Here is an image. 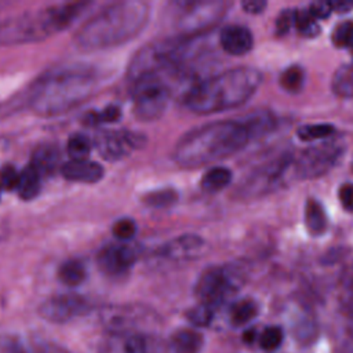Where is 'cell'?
Instances as JSON below:
<instances>
[{
    "label": "cell",
    "instance_id": "1",
    "mask_svg": "<svg viewBox=\"0 0 353 353\" xmlns=\"http://www.w3.org/2000/svg\"><path fill=\"white\" fill-rule=\"evenodd\" d=\"M250 139L243 121H212L185 134L176 142L172 159L181 167L199 168L240 152Z\"/></svg>",
    "mask_w": 353,
    "mask_h": 353
},
{
    "label": "cell",
    "instance_id": "2",
    "mask_svg": "<svg viewBox=\"0 0 353 353\" xmlns=\"http://www.w3.org/2000/svg\"><path fill=\"white\" fill-rule=\"evenodd\" d=\"M262 73L240 66L196 83L185 97V105L197 114H211L244 105L259 88Z\"/></svg>",
    "mask_w": 353,
    "mask_h": 353
},
{
    "label": "cell",
    "instance_id": "3",
    "mask_svg": "<svg viewBox=\"0 0 353 353\" xmlns=\"http://www.w3.org/2000/svg\"><path fill=\"white\" fill-rule=\"evenodd\" d=\"M149 8L142 1L116 3L97 14L76 33V44L84 50H98L121 44L137 36L145 26Z\"/></svg>",
    "mask_w": 353,
    "mask_h": 353
},
{
    "label": "cell",
    "instance_id": "4",
    "mask_svg": "<svg viewBox=\"0 0 353 353\" xmlns=\"http://www.w3.org/2000/svg\"><path fill=\"white\" fill-rule=\"evenodd\" d=\"M94 84L88 69L68 68L47 76L33 97V108L41 114L68 110L84 99Z\"/></svg>",
    "mask_w": 353,
    "mask_h": 353
},
{
    "label": "cell",
    "instance_id": "5",
    "mask_svg": "<svg viewBox=\"0 0 353 353\" xmlns=\"http://www.w3.org/2000/svg\"><path fill=\"white\" fill-rule=\"evenodd\" d=\"M68 26L65 14L59 6L41 10L36 14H25L0 25V43H25L40 40Z\"/></svg>",
    "mask_w": 353,
    "mask_h": 353
},
{
    "label": "cell",
    "instance_id": "6",
    "mask_svg": "<svg viewBox=\"0 0 353 353\" xmlns=\"http://www.w3.org/2000/svg\"><path fill=\"white\" fill-rule=\"evenodd\" d=\"M243 281L244 274L237 266H211L199 277L194 292L200 303L214 307L233 295L241 287Z\"/></svg>",
    "mask_w": 353,
    "mask_h": 353
},
{
    "label": "cell",
    "instance_id": "7",
    "mask_svg": "<svg viewBox=\"0 0 353 353\" xmlns=\"http://www.w3.org/2000/svg\"><path fill=\"white\" fill-rule=\"evenodd\" d=\"M171 97V88L160 74H148L134 81V113L143 121L159 119Z\"/></svg>",
    "mask_w": 353,
    "mask_h": 353
},
{
    "label": "cell",
    "instance_id": "8",
    "mask_svg": "<svg viewBox=\"0 0 353 353\" xmlns=\"http://www.w3.org/2000/svg\"><path fill=\"white\" fill-rule=\"evenodd\" d=\"M342 152V148L334 142L312 146L303 150L296 159H292L294 175L301 179L321 176L335 167Z\"/></svg>",
    "mask_w": 353,
    "mask_h": 353
},
{
    "label": "cell",
    "instance_id": "9",
    "mask_svg": "<svg viewBox=\"0 0 353 353\" xmlns=\"http://www.w3.org/2000/svg\"><path fill=\"white\" fill-rule=\"evenodd\" d=\"M292 165V157L290 154H283L274 159L272 163L261 167L254 174L247 178L241 185L240 192L244 197L262 196L277 186L283 176L287 174L288 168Z\"/></svg>",
    "mask_w": 353,
    "mask_h": 353
},
{
    "label": "cell",
    "instance_id": "10",
    "mask_svg": "<svg viewBox=\"0 0 353 353\" xmlns=\"http://www.w3.org/2000/svg\"><path fill=\"white\" fill-rule=\"evenodd\" d=\"M143 143L142 135L130 131H102L95 137V148L106 160H120Z\"/></svg>",
    "mask_w": 353,
    "mask_h": 353
},
{
    "label": "cell",
    "instance_id": "11",
    "mask_svg": "<svg viewBox=\"0 0 353 353\" xmlns=\"http://www.w3.org/2000/svg\"><path fill=\"white\" fill-rule=\"evenodd\" d=\"M90 310L85 298L74 294H63L44 301L39 307V314L51 323H66Z\"/></svg>",
    "mask_w": 353,
    "mask_h": 353
},
{
    "label": "cell",
    "instance_id": "12",
    "mask_svg": "<svg viewBox=\"0 0 353 353\" xmlns=\"http://www.w3.org/2000/svg\"><path fill=\"white\" fill-rule=\"evenodd\" d=\"M138 258V251L135 247L117 243L103 247L97 256L99 269L109 276H121L127 273Z\"/></svg>",
    "mask_w": 353,
    "mask_h": 353
},
{
    "label": "cell",
    "instance_id": "13",
    "mask_svg": "<svg viewBox=\"0 0 353 353\" xmlns=\"http://www.w3.org/2000/svg\"><path fill=\"white\" fill-rule=\"evenodd\" d=\"M186 7L183 17L181 18V25L189 32L203 29L205 25L214 23L221 15L225 7V3L215 1H193L181 4Z\"/></svg>",
    "mask_w": 353,
    "mask_h": 353
},
{
    "label": "cell",
    "instance_id": "14",
    "mask_svg": "<svg viewBox=\"0 0 353 353\" xmlns=\"http://www.w3.org/2000/svg\"><path fill=\"white\" fill-rule=\"evenodd\" d=\"M205 247L203 237L186 233L178 236L161 247L160 255L172 261H190L199 258Z\"/></svg>",
    "mask_w": 353,
    "mask_h": 353
},
{
    "label": "cell",
    "instance_id": "15",
    "mask_svg": "<svg viewBox=\"0 0 353 353\" xmlns=\"http://www.w3.org/2000/svg\"><path fill=\"white\" fill-rule=\"evenodd\" d=\"M141 310L132 306H106L101 310V321L112 332H125L137 327Z\"/></svg>",
    "mask_w": 353,
    "mask_h": 353
},
{
    "label": "cell",
    "instance_id": "16",
    "mask_svg": "<svg viewBox=\"0 0 353 353\" xmlns=\"http://www.w3.org/2000/svg\"><path fill=\"white\" fill-rule=\"evenodd\" d=\"M221 47L230 55H244L254 44L250 29L241 25H228L219 33Z\"/></svg>",
    "mask_w": 353,
    "mask_h": 353
},
{
    "label": "cell",
    "instance_id": "17",
    "mask_svg": "<svg viewBox=\"0 0 353 353\" xmlns=\"http://www.w3.org/2000/svg\"><path fill=\"white\" fill-rule=\"evenodd\" d=\"M63 178L73 182L94 183L102 179L103 167L97 161L90 160H70L61 167Z\"/></svg>",
    "mask_w": 353,
    "mask_h": 353
},
{
    "label": "cell",
    "instance_id": "18",
    "mask_svg": "<svg viewBox=\"0 0 353 353\" xmlns=\"http://www.w3.org/2000/svg\"><path fill=\"white\" fill-rule=\"evenodd\" d=\"M327 215L324 207L316 199H309L305 204V225L310 234L320 236L327 229Z\"/></svg>",
    "mask_w": 353,
    "mask_h": 353
},
{
    "label": "cell",
    "instance_id": "19",
    "mask_svg": "<svg viewBox=\"0 0 353 353\" xmlns=\"http://www.w3.org/2000/svg\"><path fill=\"white\" fill-rule=\"evenodd\" d=\"M58 159H59L58 148L50 143H44L36 148V150L33 152L30 165L34 167L40 175L50 174L58 164Z\"/></svg>",
    "mask_w": 353,
    "mask_h": 353
},
{
    "label": "cell",
    "instance_id": "20",
    "mask_svg": "<svg viewBox=\"0 0 353 353\" xmlns=\"http://www.w3.org/2000/svg\"><path fill=\"white\" fill-rule=\"evenodd\" d=\"M203 336L192 330H179L171 336V347L175 353H199Z\"/></svg>",
    "mask_w": 353,
    "mask_h": 353
},
{
    "label": "cell",
    "instance_id": "21",
    "mask_svg": "<svg viewBox=\"0 0 353 353\" xmlns=\"http://www.w3.org/2000/svg\"><path fill=\"white\" fill-rule=\"evenodd\" d=\"M40 189H41V175L34 167L28 165L19 174V182L17 188L19 197L23 200H32L39 194Z\"/></svg>",
    "mask_w": 353,
    "mask_h": 353
},
{
    "label": "cell",
    "instance_id": "22",
    "mask_svg": "<svg viewBox=\"0 0 353 353\" xmlns=\"http://www.w3.org/2000/svg\"><path fill=\"white\" fill-rule=\"evenodd\" d=\"M232 181V171L226 167H212L201 178L200 185L204 192L215 193L225 189Z\"/></svg>",
    "mask_w": 353,
    "mask_h": 353
},
{
    "label": "cell",
    "instance_id": "23",
    "mask_svg": "<svg viewBox=\"0 0 353 353\" xmlns=\"http://www.w3.org/2000/svg\"><path fill=\"white\" fill-rule=\"evenodd\" d=\"M244 125L247 127L251 139L256 137H262L273 130L276 120L272 113L269 112H256L252 114H248L245 120H241Z\"/></svg>",
    "mask_w": 353,
    "mask_h": 353
},
{
    "label": "cell",
    "instance_id": "24",
    "mask_svg": "<svg viewBox=\"0 0 353 353\" xmlns=\"http://www.w3.org/2000/svg\"><path fill=\"white\" fill-rule=\"evenodd\" d=\"M58 279L69 287H76L81 284L85 279V268L80 261L72 259L61 265L58 270Z\"/></svg>",
    "mask_w": 353,
    "mask_h": 353
},
{
    "label": "cell",
    "instance_id": "25",
    "mask_svg": "<svg viewBox=\"0 0 353 353\" xmlns=\"http://www.w3.org/2000/svg\"><path fill=\"white\" fill-rule=\"evenodd\" d=\"M332 90L341 97H353V66L345 65L339 68L332 79Z\"/></svg>",
    "mask_w": 353,
    "mask_h": 353
},
{
    "label": "cell",
    "instance_id": "26",
    "mask_svg": "<svg viewBox=\"0 0 353 353\" xmlns=\"http://www.w3.org/2000/svg\"><path fill=\"white\" fill-rule=\"evenodd\" d=\"M258 314V305L252 299H241L230 309V320L234 325H243Z\"/></svg>",
    "mask_w": 353,
    "mask_h": 353
},
{
    "label": "cell",
    "instance_id": "27",
    "mask_svg": "<svg viewBox=\"0 0 353 353\" xmlns=\"http://www.w3.org/2000/svg\"><path fill=\"white\" fill-rule=\"evenodd\" d=\"M178 192L172 188H165V189H157L153 192L146 193L142 197V201L149 205V207H154V208H164V207H170L172 204H175L178 201Z\"/></svg>",
    "mask_w": 353,
    "mask_h": 353
},
{
    "label": "cell",
    "instance_id": "28",
    "mask_svg": "<svg viewBox=\"0 0 353 353\" xmlns=\"http://www.w3.org/2000/svg\"><path fill=\"white\" fill-rule=\"evenodd\" d=\"M303 70L302 68L294 65L287 68L280 76V85L288 92H298L303 85Z\"/></svg>",
    "mask_w": 353,
    "mask_h": 353
},
{
    "label": "cell",
    "instance_id": "29",
    "mask_svg": "<svg viewBox=\"0 0 353 353\" xmlns=\"http://www.w3.org/2000/svg\"><path fill=\"white\" fill-rule=\"evenodd\" d=\"M91 152V142L83 134H74L68 141V153L72 160H87Z\"/></svg>",
    "mask_w": 353,
    "mask_h": 353
},
{
    "label": "cell",
    "instance_id": "30",
    "mask_svg": "<svg viewBox=\"0 0 353 353\" xmlns=\"http://www.w3.org/2000/svg\"><path fill=\"white\" fill-rule=\"evenodd\" d=\"M294 25L296 26V29L307 37H314L319 34L320 32V26L317 23V19H314L307 8L306 10H301V11H295L294 15Z\"/></svg>",
    "mask_w": 353,
    "mask_h": 353
},
{
    "label": "cell",
    "instance_id": "31",
    "mask_svg": "<svg viewBox=\"0 0 353 353\" xmlns=\"http://www.w3.org/2000/svg\"><path fill=\"white\" fill-rule=\"evenodd\" d=\"M334 131H335V128L331 124H309V125L299 127L296 131V135L301 141L309 142V141L327 138Z\"/></svg>",
    "mask_w": 353,
    "mask_h": 353
},
{
    "label": "cell",
    "instance_id": "32",
    "mask_svg": "<svg viewBox=\"0 0 353 353\" xmlns=\"http://www.w3.org/2000/svg\"><path fill=\"white\" fill-rule=\"evenodd\" d=\"M331 40L335 47H352L353 46V21L341 22L332 30Z\"/></svg>",
    "mask_w": 353,
    "mask_h": 353
},
{
    "label": "cell",
    "instance_id": "33",
    "mask_svg": "<svg viewBox=\"0 0 353 353\" xmlns=\"http://www.w3.org/2000/svg\"><path fill=\"white\" fill-rule=\"evenodd\" d=\"M121 117V110L116 105H109L101 112H91L85 116V123L88 125H95L98 123H113Z\"/></svg>",
    "mask_w": 353,
    "mask_h": 353
},
{
    "label": "cell",
    "instance_id": "34",
    "mask_svg": "<svg viewBox=\"0 0 353 353\" xmlns=\"http://www.w3.org/2000/svg\"><path fill=\"white\" fill-rule=\"evenodd\" d=\"M186 316L192 324L199 325V327H205L211 323L212 307L205 303H200V305L192 307Z\"/></svg>",
    "mask_w": 353,
    "mask_h": 353
},
{
    "label": "cell",
    "instance_id": "35",
    "mask_svg": "<svg viewBox=\"0 0 353 353\" xmlns=\"http://www.w3.org/2000/svg\"><path fill=\"white\" fill-rule=\"evenodd\" d=\"M283 341V331L279 327H268L259 335V343L263 349H276Z\"/></svg>",
    "mask_w": 353,
    "mask_h": 353
},
{
    "label": "cell",
    "instance_id": "36",
    "mask_svg": "<svg viewBox=\"0 0 353 353\" xmlns=\"http://www.w3.org/2000/svg\"><path fill=\"white\" fill-rule=\"evenodd\" d=\"M18 182H19V172L15 170L14 165L6 164L0 170V189L14 190L18 188Z\"/></svg>",
    "mask_w": 353,
    "mask_h": 353
},
{
    "label": "cell",
    "instance_id": "37",
    "mask_svg": "<svg viewBox=\"0 0 353 353\" xmlns=\"http://www.w3.org/2000/svg\"><path fill=\"white\" fill-rule=\"evenodd\" d=\"M113 234L116 239H119L120 241H127L130 239L134 237L135 232H137V225L132 219H119L114 225H113Z\"/></svg>",
    "mask_w": 353,
    "mask_h": 353
},
{
    "label": "cell",
    "instance_id": "38",
    "mask_svg": "<svg viewBox=\"0 0 353 353\" xmlns=\"http://www.w3.org/2000/svg\"><path fill=\"white\" fill-rule=\"evenodd\" d=\"M294 15H295V10H284L280 12V15L276 19L277 34H285L291 29V26L294 25Z\"/></svg>",
    "mask_w": 353,
    "mask_h": 353
},
{
    "label": "cell",
    "instance_id": "39",
    "mask_svg": "<svg viewBox=\"0 0 353 353\" xmlns=\"http://www.w3.org/2000/svg\"><path fill=\"white\" fill-rule=\"evenodd\" d=\"M307 11L314 19H325L332 12V8L330 1H314L309 6Z\"/></svg>",
    "mask_w": 353,
    "mask_h": 353
},
{
    "label": "cell",
    "instance_id": "40",
    "mask_svg": "<svg viewBox=\"0 0 353 353\" xmlns=\"http://www.w3.org/2000/svg\"><path fill=\"white\" fill-rule=\"evenodd\" d=\"M338 197L342 204V207L353 212V183H343L338 190Z\"/></svg>",
    "mask_w": 353,
    "mask_h": 353
},
{
    "label": "cell",
    "instance_id": "41",
    "mask_svg": "<svg viewBox=\"0 0 353 353\" xmlns=\"http://www.w3.org/2000/svg\"><path fill=\"white\" fill-rule=\"evenodd\" d=\"M124 353H148L145 339L141 335H131L125 341Z\"/></svg>",
    "mask_w": 353,
    "mask_h": 353
},
{
    "label": "cell",
    "instance_id": "42",
    "mask_svg": "<svg viewBox=\"0 0 353 353\" xmlns=\"http://www.w3.org/2000/svg\"><path fill=\"white\" fill-rule=\"evenodd\" d=\"M268 3L265 0H243L241 7L248 14H261L266 8Z\"/></svg>",
    "mask_w": 353,
    "mask_h": 353
},
{
    "label": "cell",
    "instance_id": "43",
    "mask_svg": "<svg viewBox=\"0 0 353 353\" xmlns=\"http://www.w3.org/2000/svg\"><path fill=\"white\" fill-rule=\"evenodd\" d=\"M331 8L335 12H349L353 8V1L352 0H336V1H330Z\"/></svg>",
    "mask_w": 353,
    "mask_h": 353
},
{
    "label": "cell",
    "instance_id": "44",
    "mask_svg": "<svg viewBox=\"0 0 353 353\" xmlns=\"http://www.w3.org/2000/svg\"><path fill=\"white\" fill-rule=\"evenodd\" d=\"M37 353H69V352H66L65 349H62V347L58 346V345L46 343V345H43V346L37 350Z\"/></svg>",
    "mask_w": 353,
    "mask_h": 353
},
{
    "label": "cell",
    "instance_id": "45",
    "mask_svg": "<svg viewBox=\"0 0 353 353\" xmlns=\"http://www.w3.org/2000/svg\"><path fill=\"white\" fill-rule=\"evenodd\" d=\"M254 335H255L254 330L245 331V332H244V341H245V342H252V341H254Z\"/></svg>",
    "mask_w": 353,
    "mask_h": 353
},
{
    "label": "cell",
    "instance_id": "46",
    "mask_svg": "<svg viewBox=\"0 0 353 353\" xmlns=\"http://www.w3.org/2000/svg\"><path fill=\"white\" fill-rule=\"evenodd\" d=\"M350 48H352V50H353V46H352V47H350Z\"/></svg>",
    "mask_w": 353,
    "mask_h": 353
},
{
    "label": "cell",
    "instance_id": "47",
    "mask_svg": "<svg viewBox=\"0 0 353 353\" xmlns=\"http://www.w3.org/2000/svg\"><path fill=\"white\" fill-rule=\"evenodd\" d=\"M0 190H1V189H0Z\"/></svg>",
    "mask_w": 353,
    "mask_h": 353
}]
</instances>
